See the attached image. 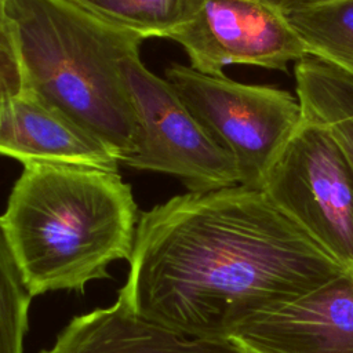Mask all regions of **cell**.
<instances>
[{
    "mask_svg": "<svg viewBox=\"0 0 353 353\" xmlns=\"http://www.w3.org/2000/svg\"><path fill=\"white\" fill-rule=\"evenodd\" d=\"M347 269L259 189L188 192L139 215L119 299L178 334L228 341Z\"/></svg>",
    "mask_w": 353,
    "mask_h": 353,
    "instance_id": "6da1fadb",
    "label": "cell"
},
{
    "mask_svg": "<svg viewBox=\"0 0 353 353\" xmlns=\"http://www.w3.org/2000/svg\"><path fill=\"white\" fill-rule=\"evenodd\" d=\"M138 219L119 172L40 163L23 165L0 216L32 296L109 277L112 262H130Z\"/></svg>",
    "mask_w": 353,
    "mask_h": 353,
    "instance_id": "7a4b0ae2",
    "label": "cell"
},
{
    "mask_svg": "<svg viewBox=\"0 0 353 353\" xmlns=\"http://www.w3.org/2000/svg\"><path fill=\"white\" fill-rule=\"evenodd\" d=\"M4 23L23 90L128 156L138 123L121 63L145 39L70 0H6Z\"/></svg>",
    "mask_w": 353,
    "mask_h": 353,
    "instance_id": "3957f363",
    "label": "cell"
},
{
    "mask_svg": "<svg viewBox=\"0 0 353 353\" xmlns=\"http://www.w3.org/2000/svg\"><path fill=\"white\" fill-rule=\"evenodd\" d=\"M192 114L234 161L239 185L261 189L266 172L303 117L292 92L247 84L172 63L165 70Z\"/></svg>",
    "mask_w": 353,
    "mask_h": 353,
    "instance_id": "277c9868",
    "label": "cell"
},
{
    "mask_svg": "<svg viewBox=\"0 0 353 353\" xmlns=\"http://www.w3.org/2000/svg\"><path fill=\"white\" fill-rule=\"evenodd\" d=\"M259 190L343 268L353 266V165L327 124L303 114Z\"/></svg>",
    "mask_w": 353,
    "mask_h": 353,
    "instance_id": "5b68a950",
    "label": "cell"
},
{
    "mask_svg": "<svg viewBox=\"0 0 353 353\" xmlns=\"http://www.w3.org/2000/svg\"><path fill=\"white\" fill-rule=\"evenodd\" d=\"M134 103L138 137L120 164L176 176L189 192L239 185L234 161L186 108L172 85L141 61L121 63Z\"/></svg>",
    "mask_w": 353,
    "mask_h": 353,
    "instance_id": "8992f818",
    "label": "cell"
},
{
    "mask_svg": "<svg viewBox=\"0 0 353 353\" xmlns=\"http://www.w3.org/2000/svg\"><path fill=\"white\" fill-rule=\"evenodd\" d=\"M168 39L193 69L208 74L230 65L287 72L307 55L284 11L266 0H203L196 17Z\"/></svg>",
    "mask_w": 353,
    "mask_h": 353,
    "instance_id": "52a82bcc",
    "label": "cell"
},
{
    "mask_svg": "<svg viewBox=\"0 0 353 353\" xmlns=\"http://www.w3.org/2000/svg\"><path fill=\"white\" fill-rule=\"evenodd\" d=\"M245 353H353V274L245 320L229 336Z\"/></svg>",
    "mask_w": 353,
    "mask_h": 353,
    "instance_id": "ba28073f",
    "label": "cell"
},
{
    "mask_svg": "<svg viewBox=\"0 0 353 353\" xmlns=\"http://www.w3.org/2000/svg\"><path fill=\"white\" fill-rule=\"evenodd\" d=\"M0 154L25 164H63L117 172L119 156L94 134L22 90L0 105Z\"/></svg>",
    "mask_w": 353,
    "mask_h": 353,
    "instance_id": "9c48e42d",
    "label": "cell"
},
{
    "mask_svg": "<svg viewBox=\"0 0 353 353\" xmlns=\"http://www.w3.org/2000/svg\"><path fill=\"white\" fill-rule=\"evenodd\" d=\"M40 353H245L229 341L178 334L135 314L124 302L76 316Z\"/></svg>",
    "mask_w": 353,
    "mask_h": 353,
    "instance_id": "30bf717a",
    "label": "cell"
},
{
    "mask_svg": "<svg viewBox=\"0 0 353 353\" xmlns=\"http://www.w3.org/2000/svg\"><path fill=\"white\" fill-rule=\"evenodd\" d=\"M294 79L303 114L330 127L353 165V76L306 55L294 63Z\"/></svg>",
    "mask_w": 353,
    "mask_h": 353,
    "instance_id": "8fae6325",
    "label": "cell"
},
{
    "mask_svg": "<svg viewBox=\"0 0 353 353\" xmlns=\"http://www.w3.org/2000/svg\"><path fill=\"white\" fill-rule=\"evenodd\" d=\"M284 15L307 55L353 76V0H314Z\"/></svg>",
    "mask_w": 353,
    "mask_h": 353,
    "instance_id": "7c38bea8",
    "label": "cell"
},
{
    "mask_svg": "<svg viewBox=\"0 0 353 353\" xmlns=\"http://www.w3.org/2000/svg\"><path fill=\"white\" fill-rule=\"evenodd\" d=\"M91 14L143 39L165 37L186 26L203 0H70Z\"/></svg>",
    "mask_w": 353,
    "mask_h": 353,
    "instance_id": "4fadbf2b",
    "label": "cell"
},
{
    "mask_svg": "<svg viewBox=\"0 0 353 353\" xmlns=\"http://www.w3.org/2000/svg\"><path fill=\"white\" fill-rule=\"evenodd\" d=\"M32 298L0 222V353H23Z\"/></svg>",
    "mask_w": 353,
    "mask_h": 353,
    "instance_id": "5bb4252c",
    "label": "cell"
},
{
    "mask_svg": "<svg viewBox=\"0 0 353 353\" xmlns=\"http://www.w3.org/2000/svg\"><path fill=\"white\" fill-rule=\"evenodd\" d=\"M23 90L19 63L10 44L0 41V105Z\"/></svg>",
    "mask_w": 353,
    "mask_h": 353,
    "instance_id": "9a60e30c",
    "label": "cell"
},
{
    "mask_svg": "<svg viewBox=\"0 0 353 353\" xmlns=\"http://www.w3.org/2000/svg\"><path fill=\"white\" fill-rule=\"evenodd\" d=\"M266 1H269L273 6L281 8L283 11H285V10H290V8H294V7H298L301 4H306V3L314 1V0H266Z\"/></svg>",
    "mask_w": 353,
    "mask_h": 353,
    "instance_id": "2e32d148",
    "label": "cell"
},
{
    "mask_svg": "<svg viewBox=\"0 0 353 353\" xmlns=\"http://www.w3.org/2000/svg\"><path fill=\"white\" fill-rule=\"evenodd\" d=\"M0 41L6 43V44H10L11 46V41H10V37H8V33H7V28H6V23L0 19ZM12 47V46H11Z\"/></svg>",
    "mask_w": 353,
    "mask_h": 353,
    "instance_id": "e0dca14e",
    "label": "cell"
},
{
    "mask_svg": "<svg viewBox=\"0 0 353 353\" xmlns=\"http://www.w3.org/2000/svg\"><path fill=\"white\" fill-rule=\"evenodd\" d=\"M4 4L6 0H0V19L4 22Z\"/></svg>",
    "mask_w": 353,
    "mask_h": 353,
    "instance_id": "ac0fdd59",
    "label": "cell"
}]
</instances>
